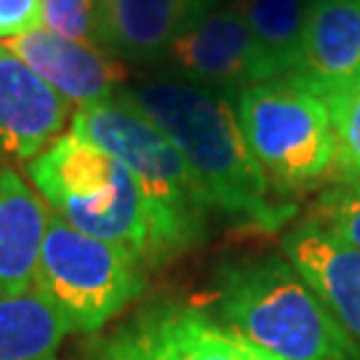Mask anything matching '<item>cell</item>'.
Listing matches in <instances>:
<instances>
[{
    "mask_svg": "<svg viewBox=\"0 0 360 360\" xmlns=\"http://www.w3.org/2000/svg\"><path fill=\"white\" fill-rule=\"evenodd\" d=\"M0 46L16 53L43 83L80 110L115 99L126 86V72L117 59L99 46L59 38L46 27L3 40Z\"/></svg>",
    "mask_w": 360,
    "mask_h": 360,
    "instance_id": "9",
    "label": "cell"
},
{
    "mask_svg": "<svg viewBox=\"0 0 360 360\" xmlns=\"http://www.w3.org/2000/svg\"><path fill=\"white\" fill-rule=\"evenodd\" d=\"M86 360H238L230 331L206 312L176 302L142 309Z\"/></svg>",
    "mask_w": 360,
    "mask_h": 360,
    "instance_id": "8",
    "label": "cell"
},
{
    "mask_svg": "<svg viewBox=\"0 0 360 360\" xmlns=\"http://www.w3.org/2000/svg\"><path fill=\"white\" fill-rule=\"evenodd\" d=\"M232 336V345H235V352H238V360H281L275 358V355H270V352H262V349H257L254 345H248V342H243L240 336Z\"/></svg>",
    "mask_w": 360,
    "mask_h": 360,
    "instance_id": "21",
    "label": "cell"
},
{
    "mask_svg": "<svg viewBox=\"0 0 360 360\" xmlns=\"http://www.w3.org/2000/svg\"><path fill=\"white\" fill-rule=\"evenodd\" d=\"M27 176L49 211L70 227L126 248L144 267H158L139 184L115 155L65 131L27 163Z\"/></svg>",
    "mask_w": 360,
    "mask_h": 360,
    "instance_id": "4",
    "label": "cell"
},
{
    "mask_svg": "<svg viewBox=\"0 0 360 360\" xmlns=\"http://www.w3.org/2000/svg\"><path fill=\"white\" fill-rule=\"evenodd\" d=\"M70 131L115 155L139 184L150 217L155 264L206 240L211 208L198 181L171 139L134 104L117 94L110 102L77 110Z\"/></svg>",
    "mask_w": 360,
    "mask_h": 360,
    "instance_id": "3",
    "label": "cell"
},
{
    "mask_svg": "<svg viewBox=\"0 0 360 360\" xmlns=\"http://www.w3.org/2000/svg\"><path fill=\"white\" fill-rule=\"evenodd\" d=\"M278 80L294 77L304 59V32L312 0H232Z\"/></svg>",
    "mask_w": 360,
    "mask_h": 360,
    "instance_id": "15",
    "label": "cell"
},
{
    "mask_svg": "<svg viewBox=\"0 0 360 360\" xmlns=\"http://www.w3.org/2000/svg\"><path fill=\"white\" fill-rule=\"evenodd\" d=\"M70 117L72 104L0 46V158L30 163L65 134Z\"/></svg>",
    "mask_w": 360,
    "mask_h": 360,
    "instance_id": "11",
    "label": "cell"
},
{
    "mask_svg": "<svg viewBox=\"0 0 360 360\" xmlns=\"http://www.w3.org/2000/svg\"><path fill=\"white\" fill-rule=\"evenodd\" d=\"M294 80L323 99L360 80V3L312 0L304 59Z\"/></svg>",
    "mask_w": 360,
    "mask_h": 360,
    "instance_id": "13",
    "label": "cell"
},
{
    "mask_svg": "<svg viewBox=\"0 0 360 360\" xmlns=\"http://www.w3.org/2000/svg\"><path fill=\"white\" fill-rule=\"evenodd\" d=\"M206 11L203 0H96L94 43L120 65H158L168 46Z\"/></svg>",
    "mask_w": 360,
    "mask_h": 360,
    "instance_id": "12",
    "label": "cell"
},
{
    "mask_svg": "<svg viewBox=\"0 0 360 360\" xmlns=\"http://www.w3.org/2000/svg\"><path fill=\"white\" fill-rule=\"evenodd\" d=\"M120 96L147 115L179 150L208 208L238 227L278 232L294 217L248 150L232 91L160 75L126 83Z\"/></svg>",
    "mask_w": 360,
    "mask_h": 360,
    "instance_id": "1",
    "label": "cell"
},
{
    "mask_svg": "<svg viewBox=\"0 0 360 360\" xmlns=\"http://www.w3.org/2000/svg\"><path fill=\"white\" fill-rule=\"evenodd\" d=\"M158 65L176 72V77L221 91L278 80L243 16L232 6H219L195 19Z\"/></svg>",
    "mask_w": 360,
    "mask_h": 360,
    "instance_id": "7",
    "label": "cell"
},
{
    "mask_svg": "<svg viewBox=\"0 0 360 360\" xmlns=\"http://www.w3.org/2000/svg\"><path fill=\"white\" fill-rule=\"evenodd\" d=\"M283 257L318 294L339 328L360 349V248L336 238L315 217L283 232Z\"/></svg>",
    "mask_w": 360,
    "mask_h": 360,
    "instance_id": "10",
    "label": "cell"
},
{
    "mask_svg": "<svg viewBox=\"0 0 360 360\" xmlns=\"http://www.w3.org/2000/svg\"><path fill=\"white\" fill-rule=\"evenodd\" d=\"M40 27V0H0V43Z\"/></svg>",
    "mask_w": 360,
    "mask_h": 360,
    "instance_id": "20",
    "label": "cell"
},
{
    "mask_svg": "<svg viewBox=\"0 0 360 360\" xmlns=\"http://www.w3.org/2000/svg\"><path fill=\"white\" fill-rule=\"evenodd\" d=\"M32 288L70 334H96L147 288V267L126 248L70 227L49 211Z\"/></svg>",
    "mask_w": 360,
    "mask_h": 360,
    "instance_id": "6",
    "label": "cell"
},
{
    "mask_svg": "<svg viewBox=\"0 0 360 360\" xmlns=\"http://www.w3.org/2000/svg\"><path fill=\"white\" fill-rule=\"evenodd\" d=\"M203 3H206V8L211 11V8H219V6H227L232 0H203Z\"/></svg>",
    "mask_w": 360,
    "mask_h": 360,
    "instance_id": "22",
    "label": "cell"
},
{
    "mask_svg": "<svg viewBox=\"0 0 360 360\" xmlns=\"http://www.w3.org/2000/svg\"><path fill=\"white\" fill-rule=\"evenodd\" d=\"M219 323L281 360H360L334 315L285 257L232 259L217 270Z\"/></svg>",
    "mask_w": 360,
    "mask_h": 360,
    "instance_id": "2",
    "label": "cell"
},
{
    "mask_svg": "<svg viewBox=\"0 0 360 360\" xmlns=\"http://www.w3.org/2000/svg\"><path fill=\"white\" fill-rule=\"evenodd\" d=\"M349 3H360V0H349Z\"/></svg>",
    "mask_w": 360,
    "mask_h": 360,
    "instance_id": "23",
    "label": "cell"
},
{
    "mask_svg": "<svg viewBox=\"0 0 360 360\" xmlns=\"http://www.w3.org/2000/svg\"><path fill=\"white\" fill-rule=\"evenodd\" d=\"M312 217L318 219L326 230L334 232L336 238L360 248V181L326 190L321 200L315 203Z\"/></svg>",
    "mask_w": 360,
    "mask_h": 360,
    "instance_id": "18",
    "label": "cell"
},
{
    "mask_svg": "<svg viewBox=\"0 0 360 360\" xmlns=\"http://www.w3.org/2000/svg\"><path fill=\"white\" fill-rule=\"evenodd\" d=\"M67 334L62 318L35 288L0 296V360H56Z\"/></svg>",
    "mask_w": 360,
    "mask_h": 360,
    "instance_id": "16",
    "label": "cell"
},
{
    "mask_svg": "<svg viewBox=\"0 0 360 360\" xmlns=\"http://www.w3.org/2000/svg\"><path fill=\"white\" fill-rule=\"evenodd\" d=\"M336 136L334 176L339 184L360 181V80L326 99Z\"/></svg>",
    "mask_w": 360,
    "mask_h": 360,
    "instance_id": "17",
    "label": "cell"
},
{
    "mask_svg": "<svg viewBox=\"0 0 360 360\" xmlns=\"http://www.w3.org/2000/svg\"><path fill=\"white\" fill-rule=\"evenodd\" d=\"M245 144L275 195L307 190L334 174L336 136L323 96L294 80L232 91Z\"/></svg>",
    "mask_w": 360,
    "mask_h": 360,
    "instance_id": "5",
    "label": "cell"
},
{
    "mask_svg": "<svg viewBox=\"0 0 360 360\" xmlns=\"http://www.w3.org/2000/svg\"><path fill=\"white\" fill-rule=\"evenodd\" d=\"M40 27L59 38L96 46V0H40Z\"/></svg>",
    "mask_w": 360,
    "mask_h": 360,
    "instance_id": "19",
    "label": "cell"
},
{
    "mask_svg": "<svg viewBox=\"0 0 360 360\" xmlns=\"http://www.w3.org/2000/svg\"><path fill=\"white\" fill-rule=\"evenodd\" d=\"M49 206L13 168L0 166V296L30 291L46 238Z\"/></svg>",
    "mask_w": 360,
    "mask_h": 360,
    "instance_id": "14",
    "label": "cell"
}]
</instances>
